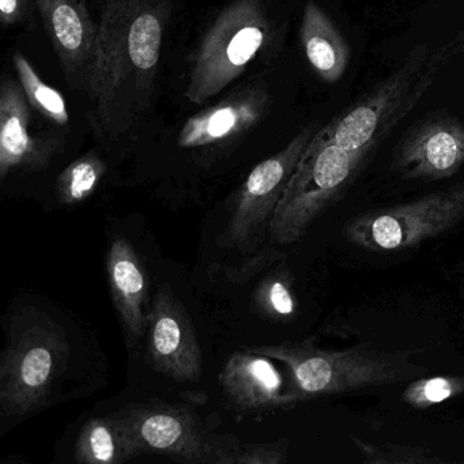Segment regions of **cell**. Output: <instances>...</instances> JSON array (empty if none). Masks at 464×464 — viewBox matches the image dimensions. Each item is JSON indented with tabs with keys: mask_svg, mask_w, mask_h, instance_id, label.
<instances>
[{
	"mask_svg": "<svg viewBox=\"0 0 464 464\" xmlns=\"http://www.w3.org/2000/svg\"><path fill=\"white\" fill-rule=\"evenodd\" d=\"M169 0H105L83 91L100 138L127 134L153 99Z\"/></svg>",
	"mask_w": 464,
	"mask_h": 464,
	"instance_id": "cell-1",
	"label": "cell"
},
{
	"mask_svg": "<svg viewBox=\"0 0 464 464\" xmlns=\"http://www.w3.org/2000/svg\"><path fill=\"white\" fill-rule=\"evenodd\" d=\"M246 350L287 366L293 382L289 393L295 403L366 388L401 384L425 372V368L411 361L418 352L387 353L365 346L323 350L309 341L265 344L246 347Z\"/></svg>",
	"mask_w": 464,
	"mask_h": 464,
	"instance_id": "cell-2",
	"label": "cell"
},
{
	"mask_svg": "<svg viewBox=\"0 0 464 464\" xmlns=\"http://www.w3.org/2000/svg\"><path fill=\"white\" fill-rule=\"evenodd\" d=\"M464 51V34L436 48L417 45L392 75L334 118L320 132L352 151L372 153L411 112L440 70Z\"/></svg>",
	"mask_w": 464,
	"mask_h": 464,
	"instance_id": "cell-3",
	"label": "cell"
},
{
	"mask_svg": "<svg viewBox=\"0 0 464 464\" xmlns=\"http://www.w3.org/2000/svg\"><path fill=\"white\" fill-rule=\"evenodd\" d=\"M72 347L66 331L44 312L13 325L0 361V410L4 418L26 417L53 401L66 373Z\"/></svg>",
	"mask_w": 464,
	"mask_h": 464,
	"instance_id": "cell-4",
	"label": "cell"
},
{
	"mask_svg": "<svg viewBox=\"0 0 464 464\" xmlns=\"http://www.w3.org/2000/svg\"><path fill=\"white\" fill-rule=\"evenodd\" d=\"M369 154L346 150L317 130L271 219V240L281 246L300 240L349 188Z\"/></svg>",
	"mask_w": 464,
	"mask_h": 464,
	"instance_id": "cell-5",
	"label": "cell"
},
{
	"mask_svg": "<svg viewBox=\"0 0 464 464\" xmlns=\"http://www.w3.org/2000/svg\"><path fill=\"white\" fill-rule=\"evenodd\" d=\"M132 456L150 453L181 463L236 464L241 441L218 434L188 407L161 401L134 403L116 412Z\"/></svg>",
	"mask_w": 464,
	"mask_h": 464,
	"instance_id": "cell-6",
	"label": "cell"
},
{
	"mask_svg": "<svg viewBox=\"0 0 464 464\" xmlns=\"http://www.w3.org/2000/svg\"><path fill=\"white\" fill-rule=\"evenodd\" d=\"M271 34L262 0H235L214 21L200 43L186 97L203 105L237 80Z\"/></svg>",
	"mask_w": 464,
	"mask_h": 464,
	"instance_id": "cell-7",
	"label": "cell"
},
{
	"mask_svg": "<svg viewBox=\"0 0 464 464\" xmlns=\"http://www.w3.org/2000/svg\"><path fill=\"white\" fill-rule=\"evenodd\" d=\"M464 221V183L412 202L366 211L344 227L347 240L372 252L420 246Z\"/></svg>",
	"mask_w": 464,
	"mask_h": 464,
	"instance_id": "cell-8",
	"label": "cell"
},
{
	"mask_svg": "<svg viewBox=\"0 0 464 464\" xmlns=\"http://www.w3.org/2000/svg\"><path fill=\"white\" fill-rule=\"evenodd\" d=\"M316 132V126L306 127L281 151L260 162L249 173L236 197L227 229L219 238L222 246L248 251L265 236L285 189Z\"/></svg>",
	"mask_w": 464,
	"mask_h": 464,
	"instance_id": "cell-9",
	"label": "cell"
},
{
	"mask_svg": "<svg viewBox=\"0 0 464 464\" xmlns=\"http://www.w3.org/2000/svg\"><path fill=\"white\" fill-rule=\"evenodd\" d=\"M149 355L160 373L176 382H197L202 353L188 314L169 287H160L149 314Z\"/></svg>",
	"mask_w": 464,
	"mask_h": 464,
	"instance_id": "cell-10",
	"label": "cell"
},
{
	"mask_svg": "<svg viewBox=\"0 0 464 464\" xmlns=\"http://www.w3.org/2000/svg\"><path fill=\"white\" fill-rule=\"evenodd\" d=\"M464 167V124L450 116L425 119L404 137L395 168L409 180L452 178Z\"/></svg>",
	"mask_w": 464,
	"mask_h": 464,
	"instance_id": "cell-11",
	"label": "cell"
},
{
	"mask_svg": "<svg viewBox=\"0 0 464 464\" xmlns=\"http://www.w3.org/2000/svg\"><path fill=\"white\" fill-rule=\"evenodd\" d=\"M21 83L5 77L0 86V180L14 170L44 169L56 156V138L31 134V110Z\"/></svg>",
	"mask_w": 464,
	"mask_h": 464,
	"instance_id": "cell-12",
	"label": "cell"
},
{
	"mask_svg": "<svg viewBox=\"0 0 464 464\" xmlns=\"http://www.w3.org/2000/svg\"><path fill=\"white\" fill-rule=\"evenodd\" d=\"M70 88L81 91L93 56L97 28L86 0H34Z\"/></svg>",
	"mask_w": 464,
	"mask_h": 464,
	"instance_id": "cell-13",
	"label": "cell"
},
{
	"mask_svg": "<svg viewBox=\"0 0 464 464\" xmlns=\"http://www.w3.org/2000/svg\"><path fill=\"white\" fill-rule=\"evenodd\" d=\"M268 104L270 94L262 86L236 92L188 119L179 134V146L195 149L229 142L256 126L267 112Z\"/></svg>",
	"mask_w": 464,
	"mask_h": 464,
	"instance_id": "cell-14",
	"label": "cell"
},
{
	"mask_svg": "<svg viewBox=\"0 0 464 464\" xmlns=\"http://www.w3.org/2000/svg\"><path fill=\"white\" fill-rule=\"evenodd\" d=\"M107 276L113 305L130 346L148 333V276L142 260L127 238L116 237L107 254Z\"/></svg>",
	"mask_w": 464,
	"mask_h": 464,
	"instance_id": "cell-15",
	"label": "cell"
},
{
	"mask_svg": "<svg viewBox=\"0 0 464 464\" xmlns=\"http://www.w3.org/2000/svg\"><path fill=\"white\" fill-rule=\"evenodd\" d=\"M219 384L227 401L238 411L254 412L293 403L284 392V382L270 358L255 353L230 355L219 374Z\"/></svg>",
	"mask_w": 464,
	"mask_h": 464,
	"instance_id": "cell-16",
	"label": "cell"
},
{
	"mask_svg": "<svg viewBox=\"0 0 464 464\" xmlns=\"http://www.w3.org/2000/svg\"><path fill=\"white\" fill-rule=\"evenodd\" d=\"M300 39L306 61L317 77L327 83L341 81L349 66V45L335 24L314 0H309L304 9Z\"/></svg>",
	"mask_w": 464,
	"mask_h": 464,
	"instance_id": "cell-17",
	"label": "cell"
},
{
	"mask_svg": "<svg viewBox=\"0 0 464 464\" xmlns=\"http://www.w3.org/2000/svg\"><path fill=\"white\" fill-rule=\"evenodd\" d=\"M134 458L116 415L92 418L81 429L74 459L81 464H121Z\"/></svg>",
	"mask_w": 464,
	"mask_h": 464,
	"instance_id": "cell-18",
	"label": "cell"
},
{
	"mask_svg": "<svg viewBox=\"0 0 464 464\" xmlns=\"http://www.w3.org/2000/svg\"><path fill=\"white\" fill-rule=\"evenodd\" d=\"M13 62L29 105L56 126H67L70 118L63 96L40 78L23 53H15Z\"/></svg>",
	"mask_w": 464,
	"mask_h": 464,
	"instance_id": "cell-19",
	"label": "cell"
},
{
	"mask_svg": "<svg viewBox=\"0 0 464 464\" xmlns=\"http://www.w3.org/2000/svg\"><path fill=\"white\" fill-rule=\"evenodd\" d=\"M107 173V165L97 154L89 153L75 160L56 181V194L62 205L72 206L91 198Z\"/></svg>",
	"mask_w": 464,
	"mask_h": 464,
	"instance_id": "cell-20",
	"label": "cell"
},
{
	"mask_svg": "<svg viewBox=\"0 0 464 464\" xmlns=\"http://www.w3.org/2000/svg\"><path fill=\"white\" fill-rule=\"evenodd\" d=\"M350 439H352L353 444L357 447L363 461L368 464L448 463L444 459L434 455L428 448L392 444V442L373 444V442L363 441V440L353 436Z\"/></svg>",
	"mask_w": 464,
	"mask_h": 464,
	"instance_id": "cell-21",
	"label": "cell"
},
{
	"mask_svg": "<svg viewBox=\"0 0 464 464\" xmlns=\"http://www.w3.org/2000/svg\"><path fill=\"white\" fill-rule=\"evenodd\" d=\"M464 393V376L418 377L404 390V403L418 410L442 403Z\"/></svg>",
	"mask_w": 464,
	"mask_h": 464,
	"instance_id": "cell-22",
	"label": "cell"
},
{
	"mask_svg": "<svg viewBox=\"0 0 464 464\" xmlns=\"http://www.w3.org/2000/svg\"><path fill=\"white\" fill-rule=\"evenodd\" d=\"M256 301L259 308L273 319L287 320L295 316L297 300L289 274L279 271L266 278L257 287Z\"/></svg>",
	"mask_w": 464,
	"mask_h": 464,
	"instance_id": "cell-23",
	"label": "cell"
},
{
	"mask_svg": "<svg viewBox=\"0 0 464 464\" xmlns=\"http://www.w3.org/2000/svg\"><path fill=\"white\" fill-rule=\"evenodd\" d=\"M286 440L271 442H241L236 464H284L287 461Z\"/></svg>",
	"mask_w": 464,
	"mask_h": 464,
	"instance_id": "cell-24",
	"label": "cell"
},
{
	"mask_svg": "<svg viewBox=\"0 0 464 464\" xmlns=\"http://www.w3.org/2000/svg\"><path fill=\"white\" fill-rule=\"evenodd\" d=\"M31 2L34 0H0V21L4 26L24 23L28 17Z\"/></svg>",
	"mask_w": 464,
	"mask_h": 464,
	"instance_id": "cell-25",
	"label": "cell"
}]
</instances>
